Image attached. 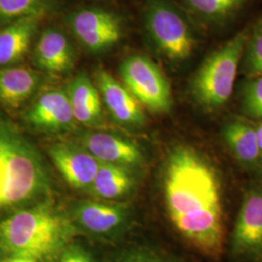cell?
Masks as SVG:
<instances>
[{
  "label": "cell",
  "instance_id": "obj_1",
  "mask_svg": "<svg viewBox=\"0 0 262 262\" xmlns=\"http://www.w3.org/2000/svg\"><path fill=\"white\" fill-rule=\"evenodd\" d=\"M74 233L75 227L66 215L38 204L0 223V246L13 257L56 262Z\"/></svg>",
  "mask_w": 262,
  "mask_h": 262
},
{
  "label": "cell",
  "instance_id": "obj_2",
  "mask_svg": "<svg viewBox=\"0 0 262 262\" xmlns=\"http://www.w3.org/2000/svg\"><path fill=\"white\" fill-rule=\"evenodd\" d=\"M48 188L47 171L37 150L0 114V210L36 199Z\"/></svg>",
  "mask_w": 262,
  "mask_h": 262
},
{
  "label": "cell",
  "instance_id": "obj_3",
  "mask_svg": "<svg viewBox=\"0 0 262 262\" xmlns=\"http://www.w3.org/2000/svg\"><path fill=\"white\" fill-rule=\"evenodd\" d=\"M165 198L171 220L221 208L217 181L213 170L193 151L181 149L169 159Z\"/></svg>",
  "mask_w": 262,
  "mask_h": 262
},
{
  "label": "cell",
  "instance_id": "obj_4",
  "mask_svg": "<svg viewBox=\"0 0 262 262\" xmlns=\"http://www.w3.org/2000/svg\"><path fill=\"white\" fill-rule=\"evenodd\" d=\"M247 40L245 32L238 33L212 53L199 67L193 78L192 92L201 105L215 109L227 102Z\"/></svg>",
  "mask_w": 262,
  "mask_h": 262
},
{
  "label": "cell",
  "instance_id": "obj_5",
  "mask_svg": "<svg viewBox=\"0 0 262 262\" xmlns=\"http://www.w3.org/2000/svg\"><path fill=\"white\" fill-rule=\"evenodd\" d=\"M145 26L150 40L162 56L184 61L193 53L196 39L188 20L168 0H149Z\"/></svg>",
  "mask_w": 262,
  "mask_h": 262
},
{
  "label": "cell",
  "instance_id": "obj_6",
  "mask_svg": "<svg viewBox=\"0 0 262 262\" xmlns=\"http://www.w3.org/2000/svg\"><path fill=\"white\" fill-rule=\"evenodd\" d=\"M123 84L139 103L157 113L169 112L173 99L169 82L148 56L133 55L120 67Z\"/></svg>",
  "mask_w": 262,
  "mask_h": 262
},
{
  "label": "cell",
  "instance_id": "obj_7",
  "mask_svg": "<svg viewBox=\"0 0 262 262\" xmlns=\"http://www.w3.org/2000/svg\"><path fill=\"white\" fill-rule=\"evenodd\" d=\"M68 26L78 42L94 54L111 50L122 40L123 34L120 17L97 7L76 10L69 16Z\"/></svg>",
  "mask_w": 262,
  "mask_h": 262
},
{
  "label": "cell",
  "instance_id": "obj_8",
  "mask_svg": "<svg viewBox=\"0 0 262 262\" xmlns=\"http://www.w3.org/2000/svg\"><path fill=\"white\" fill-rule=\"evenodd\" d=\"M230 251L237 260L262 262V194L253 193L244 201Z\"/></svg>",
  "mask_w": 262,
  "mask_h": 262
},
{
  "label": "cell",
  "instance_id": "obj_9",
  "mask_svg": "<svg viewBox=\"0 0 262 262\" xmlns=\"http://www.w3.org/2000/svg\"><path fill=\"white\" fill-rule=\"evenodd\" d=\"M94 79L105 106L116 122L124 125L144 123L145 115L141 104L124 84L103 68H97L94 71Z\"/></svg>",
  "mask_w": 262,
  "mask_h": 262
},
{
  "label": "cell",
  "instance_id": "obj_10",
  "mask_svg": "<svg viewBox=\"0 0 262 262\" xmlns=\"http://www.w3.org/2000/svg\"><path fill=\"white\" fill-rule=\"evenodd\" d=\"M28 122L39 130L73 129L76 120L66 91L50 90L41 94L27 113Z\"/></svg>",
  "mask_w": 262,
  "mask_h": 262
},
{
  "label": "cell",
  "instance_id": "obj_11",
  "mask_svg": "<svg viewBox=\"0 0 262 262\" xmlns=\"http://www.w3.org/2000/svg\"><path fill=\"white\" fill-rule=\"evenodd\" d=\"M57 170L66 182L75 188H91L101 162L86 150L74 145L59 143L50 149Z\"/></svg>",
  "mask_w": 262,
  "mask_h": 262
},
{
  "label": "cell",
  "instance_id": "obj_12",
  "mask_svg": "<svg viewBox=\"0 0 262 262\" xmlns=\"http://www.w3.org/2000/svg\"><path fill=\"white\" fill-rule=\"evenodd\" d=\"M33 60L39 69L50 73H66L76 61L74 47L66 34L57 28L45 29L33 50Z\"/></svg>",
  "mask_w": 262,
  "mask_h": 262
},
{
  "label": "cell",
  "instance_id": "obj_13",
  "mask_svg": "<svg viewBox=\"0 0 262 262\" xmlns=\"http://www.w3.org/2000/svg\"><path fill=\"white\" fill-rule=\"evenodd\" d=\"M75 220L85 231L108 236L121 230L126 221V209L120 204L84 201L75 209Z\"/></svg>",
  "mask_w": 262,
  "mask_h": 262
},
{
  "label": "cell",
  "instance_id": "obj_14",
  "mask_svg": "<svg viewBox=\"0 0 262 262\" xmlns=\"http://www.w3.org/2000/svg\"><path fill=\"white\" fill-rule=\"evenodd\" d=\"M85 150L101 163L122 167L135 165L141 160L140 150L131 142L106 132H89L83 137Z\"/></svg>",
  "mask_w": 262,
  "mask_h": 262
},
{
  "label": "cell",
  "instance_id": "obj_15",
  "mask_svg": "<svg viewBox=\"0 0 262 262\" xmlns=\"http://www.w3.org/2000/svg\"><path fill=\"white\" fill-rule=\"evenodd\" d=\"M42 17H28L0 29V67L18 63L28 54Z\"/></svg>",
  "mask_w": 262,
  "mask_h": 262
},
{
  "label": "cell",
  "instance_id": "obj_16",
  "mask_svg": "<svg viewBox=\"0 0 262 262\" xmlns=\"http://www.w3.org/2000/svg\"><path fill=\"white\" fill-rule=\"evenodd\" d=\"M76 122L95 125L102 120L101 96L97 86L84 72L70 82L66 91Z\"/></svg>",
  "mask_w": 262,
  "mask_h": 262
},
{
  "label": "cell",
  "instance_id": "obj_17",
  "mask_svg": "<svg viewBox=\"0 0 262 262\" xmlns=\"http://www.w3.org/2000/svg\"><path fill=\"white\" fill-rule=\"evenodd\" d=\"M40 75L23 66L0 67V102L19 108L36 92Z\"/></svg>",
  "mask_w": 262,
  "mask_h": 262
},
{
  "label": "cell",
  "instance_id": "obj_18",
  "mask_svg": "<svg viewBox=\"0 0 262 262\" xmlns=\"http://www.w3.org/2000/svg\"><path fill=\"white\" fill-rule=\"evenodd\" d=\"M132 186V178L125 167L101 163L90 189L96 196L115 199L127 193Z\"/></svg>",
  "mask_w": 262,
  "mask_h": 262
},
{
  "label": "cell",
  "instance_id": "obj_19",
  "mask_svg": "<svg viewBox=\"0 0 262 262\" xmlns=\"http://www.w3.org/2000/svg\"><path fill=\"white\" fill-rule=\"evenodd\" d=\"M225 139L235 156L244 162L258 159L260 150L256 131L242 122H233L225 129Z\"/></svg>",
  "mask_w": 262,
  "mask_h": 262
},
{
  "label": "cell",
  "instance_id": "obj_20",
  "mask_svg": "<svg viewBox=\"0 0 262 262\" xmlns=\"http://www.w3.org/2000/svg\"><path fill=\"white\" fill-rule=\"evenodd\" d=\"M55 7V0H0V24L28 17L44 18Z\"/></svg>",
  "mask_w": 262,
  "mask_h": 262
},
{
  "label": "cell",
  "instance_id": "obj_21",
  "mask_svg": "<svg viewBox=\"0 0 262 262\" xmlns=\"http://www.w3.org/2000/svg\"><path fill=\"white\" fill-rule=\"evenodd\" d=\"M198 16L209 20L230 18L243 6L245 0H184Z\"/></svg>",
  "mask_w": 262,
  "mask_h": 262
},
{
  "label": "cell",
  "instance_id": "obj_22",
  "mask_svg": "<svg viewBox=\"0 0 262 262\" xmlns=\"http://www.w3.org/2000/svg\"><path fill=\"white\" fill-rule=\"evenodd\" d=\"M244 54L251 71L262 76V21L255 27L246 43Z\"/></svg>",
  "mask_w": 262,
  "mask_h": 262
},
{
  "label": "cell",
  "instance_id": "obj_23",
  "mask_svg": "<svg viewBox=\"0 0 262 262\" xmlns=\"http://www.w3.org/2000/svg\"><path fill=\"white\" fill-rule=\"evenodd\" d=\"M244 103L248 112L254 117L262 118V76L246 86Z\"/></svg>",
  "mask_w": 262,
  "mask_h": 262
},
{
  "label": "cell",
  "instance_id": "obj_24",
  "mask_svg": "<svg viewBox=\"0 0 262 262\" xmlns=\"http://www.w3.org/2000/svg\"><path fill=\"white\" fill-rule=\"evenodd\" d=\"M56 262H94L93 256L80 245L69 244Z\"/></svg>",
  "mask_w": 262,
  "mask_h": 262
},
{
  "label": "cell",
  "instance_id": "obj_25",
  "mask_svg": "<svg viewBox=\"0 0 262 262\" xmlns=\"http://www.w3.org/2000/svg\"><path fill=\"white\" fill-rule=\"evenodd\" d=\"M119 262H164L159 253L149 248H136L122 255Z\"/></svg>",
  "mask_w": 262,
  "mask_h": 262
},
{
  "label": "cell",
  "instance_id": "obj_26",
  "mask_svg": "<svg viewBox=\"0 0 262 262\" xmlns=\"http://www.w3.org/2000/svg\"><path fill=\"white\" fill-rule=\"evenodd\" d=\"M256 135H257V139H258V145H259V150L262 152V124L256 129Z\"/></svg>",
  "mask_w": 262,
  "mask_h": 262
},
{
  "label": "cell",
  "instance_id": "obj_27",
  "mask_svg": "<svg viewBox=\"0 0 262 262\" xmlns=\"http://www.w3.org/2000/svg\"><path fill=\"white\" fill-rule=\"evenodd\" d=\"M6 262H34L31 259H28V258H21V257H12L9 260Z\"/></svg>",
  "mask_w": 262,
  "mask_h": 262
}]
</instances>
